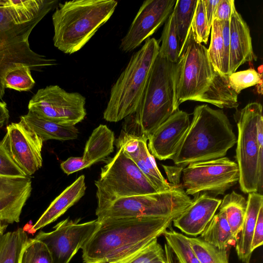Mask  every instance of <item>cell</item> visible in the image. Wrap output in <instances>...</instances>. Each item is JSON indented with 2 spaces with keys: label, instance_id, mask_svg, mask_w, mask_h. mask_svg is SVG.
I'll use <instances>...</instances> for the list:
<instances>
[{
  "label": "cell",
  "instance_id": "obj_1",
  "mask_svg": "<svg viewBox=\"0 0 263 263\" xmlns=\"http://www.w3.org/2000/svg\"><path fill=\"white\" fill-rule=\"evenodd\" d=\"M57 0H0V101L5 95V77L21 65L38 70L56 65V60L33 51L29 37L37 24L58 4Z\"/></svg>",
  "mask_w": 263,
  "mask_h": 263
},
{
  "label": "cell",
  "instance_id": "obj_2",
  "mask_svg": "<svg viewBox=\"0 0 263 263\" xmlns=\"http://www.w3.org/2000/svg\"><path fill=\"white\" fill-rule=\"evenodd\" d=\"M174 108L186 101L208 103L220 108L238 106V95L228 76L214 68L208 49L194 39L191 29L180 51L174 69Z\"/></svg>",
  "mask_w": 263,
  "mask_h": 263
},
{
  "label": "cell",
  "instance_id": "obj_3",
  "mask_svg": "<svg viewBox=\"0 0 263 263\" xmlns=\"http://www.w3.org/2000/svg\"><path fill=\"white\" fill-rule=\"evenodd\" d=\"M176 216L132 217L99 222L81 249L84 263H120L158 238Z\"/></svg>",
  "mask_w": 263,
  "mask_h": 263
},
{
  "label": "cell",
  "instance_id": "obj_4",
  "mask_svg": "<svg viewBox=\"0 0 263 263\" xmlns=\"http://www.w3.org/2000/svg\"><path fill=\"white\" fill-rule=\"evenodd\" d=\"M236 141L232 125L222 109L207 104L198 105L172 160L176 165L184 168L192 163L224 157Z\"/></svg>",
  "mask_w": 263,
  "mask_h": 263
},
{
  "label": "cell",
  "instance_id": "obj_5",
  "mask_svg": "<svg viewBox=\"0 0 263 263\" xmlns=\"http://www.w3.org/2000/svg\"><path fill=\"white\" fill-rule=\"evenodd\" d=\"M175 64L158 55L135 113L125 118L121 133L147 141L175 110Z\"/></svg>",
  "mask_w": 263,
  "mask_h": 263
},
{
  "label": "cell",
  "instance_id": "obj_6",
  "mask_svg": "<svg viewBox=\"0 0 263 263\" xmlns=\"http://www.w3.org/2000/svg\"><path fill=\"white\" fill-rule=\"evenodd\" d=\"M115 0H72L58 4L52 14L54 46L67 54L80 50L113 14Z\"/></svg>",
  "mask_w": 263,
  "mask_h": 263
},
{
  "label": "cell",
  "instance_id": "obj_7",
  "mask_svg": "<svg viewBox=\"0 0 263 263\" xmlns=\"http://www.w3.org/2000/svg\"><path fill=\"white\" fill-rule=\"evenodd\" d=\"M159 45L156 39L149 37L132 55L111 88L103 112V118L106 121L119 122L135 113L158 55Z\"/></svg>",
  "mask_w": 263,
  "mask_h": 263
},
{
  "label": "cell",
  "instance_id": "obj_8",
  "mask_svg": "<svg viewBox=\"0 0 263 263\" xmlns=\"http://www.w3.org/2000/svg\"><path fill=\"white\" fill-rule=\"evenodd\" d=\"M193 199L181 184L165 191L120 198L97 207V220L132 217L178 216Z\"/></svg>",
  "mask_w": 263,
  "mask_h": 263
},
{
  "label": "cell",
  "instance_id": "obj_9",
  "mask_svg": "<svg viewBox=\"0 0 263 263\" xmlns=\"http://www.w3.org/2000/svg\"><path fill=\"white\" fill-rule=\"evenodd\" d=\"M261 115V104L255 102L248 103L235 115L238 182L244 193L258 192L262 189L263 148L259 146L256 133L257 122Z\"/></svg>",
  "mask_w": 263,
  "mask_h": 263
},
{
  "label": "cell",
  "instance_id": "obj_10",
  "mask_svg": "<svg viewBox=\"0 0 263 263\" xmlns=\"http://www.w3.org/2000/svg\"><path fill=\"white\" fill-rule=\"evenodd\" d=\"M118 151L101 168L95 181L97 207L116 199L157 191L136 163L125 153L121 144Z\"/></svg>",
  "mask_w": 263,
  "mask_h": 263
},
{
  "label": "cell",
  "instance_id": "obj_11",
  "mask_svg": "<svg viewBox=\"0 0 263 263\" xmlns=\"http://www.w3.org/2000/svg\"><path fill=\"white\" fill-rule=\"evenodd\" d=\"M182 187L194 197L201 193L223 195L238 182L236 162L224 157L190 164L182 170Z\"/></svg>",
  "mask_w": 263,
  "mask_h": 263
},
{
  "label": "cell",
  "instance_id": "obj_12",
  "mask_svg": "<svg viewBox=\"0 0 263 263\" xmlns=\"http://www.w3.org/2000/svg\"><path fill=\"white\" fill-rule=\"evenodd\" d=\"M86 99L77 92H69L58 85L40 89L29 102L28 108L47 120L75 126L86 115Z\"/></svg>",
  "mask_w": 263,
  "mask_h": 263
},
{
  "label": "cell",
  "instance_id": "obj_13",
  "mask_svg": "<svg viewBox=\"0 0 263 263\" xmlns=\"http://www.w3.org/2000/svg\"><path fill=\"white\" fill-rule=\"evenodd\" d=\"M79 221L66 218L55 226L53 231H40L35 237L46 246L53 263H69L100 224L97 219Z\"/></svg>",
  "mask_w": 263,
  "mask_h": 263
},
{
  "label": "cell",
  "instance_id": "obj_14",
  "mask_svg": "<svg viewBox=\"0 0 263 263\" xmlns=\"http://www.w3.org/2000/svg\"><path fill=\"white\" fill-rule=\"evenodd\" d=\"M1 142L13 161L27 176L34 174L42 166L44 142L20 121L6 127Z\"/></svg>",
  "mask_w": 263,
  "mask_h": 263
},
{
  "label": "cell",
  "instance_id": "obj_15",
  "mask_svg": "<svg viewBox=\"0 0 263 263\" xmlns=\"http://www.w3.org/2000/svg\"><path fill=\"white\" fill-rule=\"evenodd\" d=\"M177 0H146L139 8L120 45L122 51H133L164 23L173 12Z\"/></svg>",
  "mask_w": 263,
  "mask_h": 263
},
{
  "label": "cell",
  "instance_id": "obj_16",
  "mask_svg": "<svg viewBox=\"0 0 263 263\" xmlns=\"http://www.w3.org/2000/svg\"><path fill=\"white\" fill-rule=\"evenodd\" d=\"M189 115L177 109L149 136L148 149L160 160L172 159L190 125Z\"/></svg>",
  "mask_w": 263,
  "mask_h": 263
},
{
  "label": "cell",
  "instance_id": "obj_17",
  "mask_svg": "<svg viewBox=\"0 0 263 263\" xmlns=\"http://www.w3.org/2000/svg\"><path fill=\"white\" fill-rule=\"evenodd\" d=\"M32 189V181L29 176H0V220L8 224L18 222Z\"/></svg>",
  "mask_w": 263,
  "mask_h": 263
},
{
  "label": "cell",
  "instance_id": "obj_18",
  "mask_svg": "<svg viewBox=\"0 0 263 263\" xmlns=\"http://www.w3.org/2000/svg\"><path fill=\"white\" fill-rule=\"evenodd\" d=\"M221 200L207 193L194 197L188 206L172 223L186 235L196 237L205 230L218 209Z\"/></svg>",
  "mask_w": 263,
  "mask_h": 263
},
{
  "label": "cell",
  "instance_id": "obj_19",
  "mask_svg": "<svg viewBox=\"0 0 263 263\" xmlns=\"http://www.w3.org/2000/svg\"><path fill=\"white\" fill-rule=\"evenodd\" d=\"M116 144H121L125 153L136 163L157 192L169 190L173 185L168 183L159 170L150 153L147 140L121 133Z\"/></svg>",
  "mask_w": 263,
  "mask_h": 263
},
{
  "label": "cell",
  "instance_id": "obj_20",
  "mask_svg": "<svg viewBox=\"0 0 263 263\" xmlns=\"http://www.w3.org/2000/svg\"><path fill=\"white\" fill-rule=\"evenodd\" d=\"M230 74L246 62L256 61L248 25L233 8L230 24Z\"/></svg>",
  "mask_w": 263,
  "mask_h": 263
},
{
  "label": "cell",
  "instance_id": "obj_21",
  "mask_svg": "<svg viewBox=\"0 0 263 263\" xmlns=\"http://www.w3.org/2000/svg\"><path fill=\"white\" fill-rule=\"evenodd\" d=\"M86 189L85 176L81 175L53 200L31 230L35 232L55 221L81 199Z\"/></svg>",
  "mask_w": 263,
  "mask_h": 263
},
{
  "label": "cell",
  "instance_id": "obj_22",
  "mask_svg": "<svg viewBox=\"0 0 263 263\" xmlns=\"http://www.w3.org/2000/svg\"><path fill=\"white\" fill-rule=\"evenodd\" d=\"M263 206V196L258 192L248 193L247 206L241 231L236 243L235 250L242 263H250L252 252L251 242L259 210Z\"/></svg>",
  "mask_w": 263,
  "mask_h": 263
},
{
  "label": "cell",
  "instance_id": "obj_23",
  "mask_svg": "<svg viewBox=\"0 0 263 263\" xmlns=\"http://www.w3.org/2000/svg\"><path fill=\"white\" fill-rule=\"evenodd\" d=\"M20 121L35 133L43 142L48 140H73L78 138L79 133L75 126L62 124L47 120L31 111L21 116Z\"/></svg>",
  "mask_w": 263,
  "mask_h": 263
},
{
  "label": "cell",
  "instance_id": "obj_24",
  "mask_svg": "<svg viewBox=\"0 0 263 263\" xmlns=\"http://www.w3.org/2000/svg\"><path fill=\"white\" fill-rule=\"evenodd\" d=\"M115 135L106 125L100 124L95 128L87 141L81 157L82 170L106 158L114 149Z\"/></svg>",
  "mask_w": 263,
  "mask_h": 263
},
{
  "label": "cell",
  "instance_id": "obj_25",
  "mask_svg": "<svg viewBox=\"0 0 263 263\" xmlns=\"http://www.w3.org/2000/svg\"><path fill=\"white\" fill-rule=\"evenodd\" d=\"M200 237L220 249L230 248L236 243L224 212L215 214Z\"/></svg>",
  "mask_w": 263,
  "mask_h": 263
},
{
  "label": "cell",
  "instance_id": "obj_26",
  "mask_svg": "<svg viewBox=\"0 0 263 263\" xmlns=\"http://www.w3.org/2000/svg\"><path fill=\"white\" fill-rule=\"evenodd\" d=\"M247 206V199L233 191L224 196L218 208L219 211L224 212L236 242L242 229Z\"/></svg>",
  "mask_w": 263,
  "mask_h": 263
},
{
  "label": "cell",
  "instance_id": "obj_27",
  "mask_svg": "<svg viewBox=\"0 0 263 263\" xmlns=\"http://www.w3.org/2000/svg\"><path fill=\"white\" fill-rule=\"evenodd\" d=\"M29 239L22 228L4 234L0 241V263H20L22 252Z\"/></svg>",
  "mask_w": 263,
  "mask_h": 263
},
{
  "label": "cell",
  "instance_id": "obj_28",
  "mask_svg": "<svg viewBox=\"0 0 263 263\" xmlns=\"http://www.w3.org/2000/svg\"><path fill=\"white\" fill-rule=\"evenodd\" d=\"M160 41L158 56L176 63L180 50L174 10L165 22Z\"/></svg>",
  "mask_w": 263,
  "mask_h": 263
},
{
  "label": "cell",
  "instance_id": "obj_29",
  "mask_svg": "<svg viewBox=\"0 0 263 263\" xmlns=\"http://www.w3.org/2000/svg\"><path fill=\"white\" fill-rule=\"evenodd\" d=\"M197 3V0H177L174 7L180 50L184 45L191 30L192 21Z\"/></svg>",
  "mask_w": 263,
  "mask_h": 263
},
{
  "label": "cell",
  "instance_id": "obj_30",
  "mask_svg": "<svg viewBox=\"0 0 263 263\" xmlns=\"http://www.w3.org/2000/svg\"><path fill=\"white\" fill-rule=\"evenodd\" d=\"M162 235L179 263H200L191 248L189 237L171 229Z\"/></svg>",
  "mask_w": 263,
  "mask_h": 263
},
{
  "label": "cell",
  "instance_id": "obj_31",
  "mask_svg": "<svg viewBox=\"0 0 263 263\" xmlns=\"http://www.w3.org/2000/svg\"><path fill=\"white\" fill-rule=\"evenodd\" d=\"M190 246L200 263H229L230 248L220 249L200 237H189Z\"/></svg>",
  "mask_w": 263,
  "mask_h": 263
},
{
  "label": "cell",
  "instance_id": "obj_32",
  "mask_svg": "<svg viewBox=\"0 0 263 263\" xmlns=\"http://www.w3.org/2000/svg\"><path fill=\"white\" fill-rule=\"evenodd\" d=\"M211 30V41L208 49L210 60L217 72L222 75L229 76L225 65L220 22L214 20Z\"/></svg>",
  "mask_w": 263,
  "mask_h": 263
},
{
  "label": "cell",
  "instance_id": "obj_33",
  "mask_svg": "<svg viewBox=\"0 0 263 263\" xmlns=\"http://www.w3.org/2000/svg\"><path fill=\"white\" fill-rule=\"evenodd\" d=\"M31 69L26 65H21L9 70L4 78V85L6 88L17 91H28L31 89L35 84Z\"/></svg>",
  "mask_w": 263,
  "mask_h": 263
},
{
  "label": "cell",
  "instance_id": "obj_34",
  "mask_svg": "<svg viewBox=\"0 0 263 263\" xmlns=\"http://www.w3.org/2000/svg\"><path fill=\"white\" fill-rule=\"evenodd\" d=\"M20 263H53L46 246L34 238L29 239L22 252Z\"/></svg>",
  "mask_w": 263,
  "mask_h": 263
},
{
  "label": "cell",
  "instance_id": "obj_35",
  "mask_svg": "<svg viewBox=\"0 0 263 263\" xmlns=\"http://www.w3.org/2000/svg\"><path fill=\"white\" fill-rule=\"evenodd\" d=\"M164 250L155 239L149 245L120 263H165Z\"/></svg>",
  "mask_w": 263,
  "mask_h": 263
},
{
  "label": "cell",
  "instance_id": "obj_36",
  "mask_svg": "<svg viewBox=\"0 0 263 263\" xmlns=\"http://www.w3.org/2000/svg\"><path fill=\"white\" fill-rule=\"evenodd\" d=\"M211 28L205 15L203 0H197L191 27L195 41L206 44Z\"/></svg>",
  "mask_w": 263,
  "mask_h": 263
},
{
  "label": "cell",
  "instance_id": "obj_37",
  "mask_svg": "<svg viewBox=\"0 0 263 263\" xmlns=\"http://www.w3.org/2000/svg\"><path fill=\"white\" fill-rule=\"evenodd\" d=\"M228 80L231 87L238 95L244 89L261 84L262 74L250 68L229 74Z\"/></svg>",
  "mask_w": 263,
  "mask_h": 263
},
{
  "label": "cell",
  "instance_id": "obj_38",
  "mask_svg": "<svg viewBox=\"0 0 263 263\" xmlns=\"http://www.w3.org/2000/svg\"><path fill=\"white\" fill-rule=\"evenodd\" d=\"M0 176L25 177L27 176L13 161L0 141Z\"/></svg>",
  "mask_w": 263,
  "mask_h": 263
},
{
  "label": "cell",
  "instance_id": "obj_39",
  "mask_svg": "<svg viewBox=\"0 0 263 263\" xmlns=\"http://www.w3.org/2000/svg\"><path fill=\"white\" fill-rule=\"evenodd\" d=\"M235 7L234 0H220L216 10L214 20L219 22L230 21L233 10Z\"/></svg>",
  "mask_w": 263,
  "mask_h": 263
},
{
  "label": "cell",
  "instance_id": "obj_40",
  "mask_svg": "<svg viewBox=\"0 0 263 263\" xmlns=\"http://www.w3.org/2000/svg\"><path fill=\"white\" fill-rule=\"evenodd\" d=\"M263 243V206L259 210L255 229L254 230L251 246V252L261 246Z\"/></svg>",
  "mask_w": 263,
  "mask_h": 263
},
{
  "label": "cell",
  "instance_id": "obj_41",
  "mask_svg": "<svg viewBox=\"0 0 263 263\" xmlns=\"http://www.w3.org/2000/svg\"><path fill=\"white\" fill-rule=\"evenodd\" d=\"M221 35L222 37L224 51V61L227 70L230 74V21L220 22Z\"/></svg>",
  "mask_w": 263,
  "mask_h": 263
},
{
  "label": "cell",
  "instance_id": "obj_42",
  "mask_svg": "<svg viewBox=\"0 0 263 263\" xmlns=\"http://www.w3.org/2000/svg\"><path fill=\"white\" fill-rule=\"evenodd\" d=\"M165 170L170 184L174 185L180 184V177L182 173L183 167L178 166H167L162 165Z\"/></svg>",
  "mask_w": 263,
  "mask_h": 263
},
{
  "label": "cell",
  "instance_id": "obj_43",
  "mask_svg": "<svg viewBox=\"0 0 263 263\" xmlns=\"http://www.w3.org/2000/svg\"><path fill=\"white\" fill-rule=\"evenodd\" d=\"M220 0H203L206 19L211 28L214 15Z\"/></svg>",
  "mask_w": 263,
  "mask_h": 263
},
{
  "label": "cell",
  "instance_id": "obj_44",
  "mask_svg": "<svg viewBox=\"0 0 263 263\" xmlns=\"http://www.w3.org/2000/svg\"><path fill=\"white\" fill-rule=\"evenodd\" d=\"M9 119V110L4 101H0V128L7 123Z\"/></svg>",
  "mask_w": 263,
  "mask_h": 263
},
{
  "label": "cell",
  "instance_id": "obj_45",
  "mask_svg": "<svg viewBox=\"0 0 263 263\" xmlns=\"http://www.w3.org/2000/svg\"><path fill=\"white\" fill-rule=\"evenodd\" d=\"M257 139L260 148H263V117H259L256 124Z\"/></svg>",
  "mask_w": 263,
  "mask_h": 263
},
{
  "label": "cell",
  "instance_id": "obj_46",
  "mask_svg": "<svg viewBox=\"0 0 263 263\" xmlns=\"http://www.w3.org/2000/svg\"><path fill=\"white\" fill-rule=\"evenodd\" d=\"M164 250L166 258V262L165 263H179L172 250L166 243L164 245Z\"/></svg>",
  "mask_w": 263,
  "mask_h": 263
},
{
  "label": "cell",
  "instance_id": "obj_47",
  "mask_svg": "<svg viewBox=\"0 0 263 263\" xmlns=\"http://www.w3.org/2000/svg\"><path fill=\"white\" fill-rule=\"evenodd\" d=\"M8 225V223L0 220V241L4 235V232L6 231Z\"/></svg>",
  "mask_w": 263,
  "mask_h": 263
}]
</instances>
